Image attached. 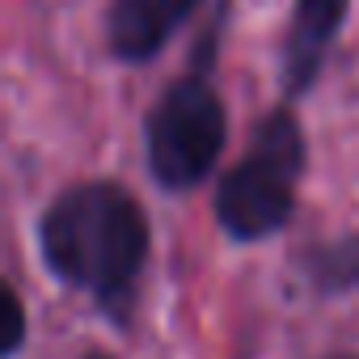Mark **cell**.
<instances>
[{"label": "cell", "instance_id": "obj_1", "mask_svg": "<svg viewBox=\"0 0 359 359\" xmlns=\"http://www.w3.org/2000/svg\"><path fill=\"white\" fill-rule=\"evenodd\" d=\"M47 271L97 300L110 321H127L148 262V212L118 182H76L51 199L39 220Z\"/></svg>", "mask_w": 359, "mask_h": 359}, {"label": "cell", "instance_id": "obj_2", "mask_svg": "<svg viewBox=\"0 0 359 359\" xmlns=\"http://www.w3.org/2000/svg\"><path fill=\"white\" fill-rule=\"evenodd\" d=\"M304 156V131L287 106L254 127L245 156L220 177L216 191V220L233 241H262L292 220Z\"/></svg>", "mask_w": 359, "mask_h": 359}, {"label": "cell", "instance_id": "obj_3", "mask_svg": "<svg viewBox=\"0 0 359 359\" xmlns=\"http://www.w3.org/2000/svg\"><path fill=\"white\" fill-rule=\"evenodd\" d=\"M148 169L165 191H191L216 169L229 144V114L208 72L177 76L144 123Z\"/></svg>", "mask_w": 359, "mask_h": 359}, {"label": "cell", "instance_id": "obj_4", "mask_svg": "<svg viewBox=\"0 0 359 359\" xmlns=\"http://www.w3.org/2000/svg\"><path fill=\"white\" fill-rule=\"evenodd\" d=\"M199 5L203 0H110L102 22L106 47L123 64H144L191 22Z\"/></svg>", "mask_w": 359, "mask_h": 359}, {"label": "cell", "instance_id": "obj_5", "mask_svg": "<svg viewBox=\"0 0 359 359\" xmlns=\"http://www.w3.org/2000/svg\"><path fill=\"white\" fill-rule=\"evenodd\" d=\"M346 9H351V0H296L287 43H283V89H287V97L304 93L317 81V72H321V64H325V55H330V47L346 22Z\"/></svg>", "mask_w": 359, "mask_h": 359}, {"label": "cell", "instance_id": "obj_6", "mask_svg": "<svg viewBox=\"0 0 359 359\" xmlns=\"http://www.w3.org/2000/svg\"><path fill=\"white\" fill-rule=\"evenodd\" d=\"M304 275L317 292H355L359 287V233H342L334 241H321L304 258Z\"/></svg>", "mask_w": 359, "mask_h": 359}, {"label": "cell", "instance_id": "obj_7", "mask_svg": "<svg viewBox=\"0 0 359 359\" xmlns=\"http://www.w3.org/2000/svg\"><path fill=\"white\" fill-rule=\"evenodd\" d=\"M26 342V309H22V296L9 287V334H5V355H18Z\"/></svg>", "mask_w": 359, "mask_h": 359}, {"label": "cell", "instance_id": "obj_8", "mask_svg": "<svg viewBox=\"0 0 359 359\" xmlns=\"http://www.w3.org/2000/svg\"><path fill=\"white\" fill-rule=\"evenodd\" d=\"M89 359H110V355H89Z\"/></svg>", "mask_w": 359, "mask_h": 359}, {"label": "cell", "instance_id": "obj_9", "mask_svg": "<svg viewBox=\"0 0 359 359\" xmlns=\"http://www.w3.org/2000/svg\"><path fill=\"white\" fill-rule=\"evenodd\" d=\"M334 359H355V355H334Z\"/></svg>", "mask_w": 359, "mask_h": 359}]
</instances>
